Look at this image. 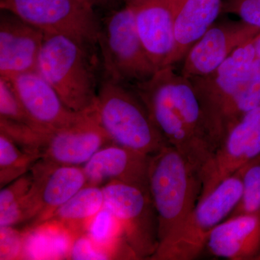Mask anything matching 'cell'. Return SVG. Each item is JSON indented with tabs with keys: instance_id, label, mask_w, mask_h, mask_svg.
<instances>
[{
	"instance_id": "cell-28",
	"label": "cell",
	"mask_w": 260,
	"mask_h": 260,
	"mask_svg": "<svg viewBox=\"0 0 260 260\" xmlns=\"http://www.w3.org/2000/svg\"><path fill=\"white\" fill-rule=\"evenodd\" d=\"M70 259H109L104 249L89 237L87 233L75 238L70 249Z\"/></svg>"
},
{
	"instance_id": "cell-27",
	"label": "cell",
	"mask_w": 260,
	"mask_h": 260,
	"mask_svg": "<svg viewBox=\"0 0 260 260\" xmlns=\"http://www.w3.org/2000/svg\"><path fill=\"white\" fill-rule=\"evenodd\" d=\"M24 238L14 226L0 227V259H23Z\"/></svg>"
},
{
	"instance_id": "cell-20",
	"label": "cell",
	"mask_w": 260,
	"mask_h": 260,
	"mask_svg": "<svg viewBox=\"0 0 260 260\" xmlns=\"http://www.w3.org/2000/svg\"><path fill=\"white\" fill-rule=\"evenodd\" d=\"M23 259H69L75 239L62 225L47 220L24 231Z\"/></svg>"
},
{
	"instance_id": "cell-25",
	"label": "cell",
	"mask_w": 260,
	"mask_h": 260,
	"mask_svg": "<svg viewBox=\"0 0 260 260\" xmlns=\"http://www.w3.org/2000/svg\"><path fill=\"white\" fill-rule=\"evenodd\" d=\"M0 118L28 124L37 129L22 107L10 80L3 77H0Z\"/></svg>"
},
{
	"instance_id": "cell-32",
	"label": "cell",
	"mask_w": 260,
	"mask_h": 260,
	"mask_svg": "<svg viewBox=\"0 0 260 260\" xmlns=\"http://www.w3.org/2000/svg\"><path fill=\"white\" fill-rule=\"evenodd\" d=\"M259 259H260V257H259Z\"/></svg>"
},
{
	"instance_id": "cell-30",
	"label": "cell",
	"mask_w": 260,
	"mask_h": 260,
	"mask_svg": "<svg viewBox=\"0 0 260 260\" xmlns=\"http://www.w3.org/2000/svg\"><path fill=\"white\" fill-rule=\"evenodd\" d=\"M254 47H255L256 57L260 59V34L254 39Z\"/></svg>"
},
{
	"instance_id": "cell-2",
	"label": "cell",
	"mask_w": 260,
	"mask_h": 260,
	"mask_svg": "<svg viewBox=\"0 0 260 260\" xmlns=\"http://www.w3.org/2000/svg\"><path fill=\"white\" fill-rule=\"evenodd\" d=\"M95 46L45 32L37 72L71 110L95 112L99 85Z\"/></svg>"
},
{
	"instance_id": "cell-31",
	"label": "cell",
	"mask_w": 260,
	"mask_h": 260,
	"mask_svg": "<svg viewBox=\"0 0 260 260\" xmlns=\"http://www.w3.org/2000/svg\"><path fill=\"white\" fill-rule=\"evenodd\" d=\"M79 1L85 3V4L90 5V6L93 7L94 8L93 2H92V0H79Z\"/></svg>"
},
{
	"instance_id": "cell-22",
	"label": "cell",
	"mask_w": 260,
	"mask_h": 260,
	"mask_svg": "<svg viewBox=\"0 0 260 260\" xmlns=\"http://www.w3.org/2000/svg\"><path fill=\"white\" fill-rule=\"evenodd\" d=\"M39 159L40 156L25 151L0 133V187L28 174Z\"/></svg>"
},
{
	"instance_id": "cell-16",
	"label": "cell",
	"mask_w": 260,
	"mask_h": 260,
	"mask_svg": "<svg viewBox=\"0 0 260 260\" xmlns=\"http://www.w3.org/2000/svg\"><path fill=\"white\" fill-rule=\"evenodd\" d=\"M150 157L114 143L108 145L83 166L87 185L102 187L119 181L148 189Z\"/></svg>"
},
{
	"instance_id": "cell-8",
	"label": "cell",
	"mask_w": 260,
	"mask_h": 260,
	"mask_svg": "<svg viewBox=\"0 0 260 260\" xmlns=\"http://www.w3.org/2000/svg\"><path fill=\"white\" fill-rule=\"evenodd\" d=\"M10 12L44 32L61 34L98 47L101 20L79 0H0Z\"/></svg>"
},
{
	"instance_id": "cell-11",
	"label": "cell",
	"mask_w": 260,
	"mask_h": 260,
	"mask_svg": "<svg viewBox=\"0 0 260 260\" xmlns=\"http://www.w3.org/2000/svg\"><path fill=\"white\" fill-rule=\"evenodd\" d=\"M259 154L260 105L248 112L230 130L217 149L202 174L200 199Z\"/></svg>"
},
{
	"instance_id": "cell-19",
	"label": "cell",
	"mask_w": 260,
	"mask_h": 260,
	"mask_svg": "<svg viewBox=\"0 0 260 260\" xmlns=\"http://www.w3.org/2000/svg\"><path fill=\"white\" fill-rule=\"evenodd\" d=\"M221 0H180L174 19V47L167 67L174 66L213 25Z\"/></svg>"
},
{
	"instance_id": "cell-6",
	"label": "cell",
	"mask_w": 260,
	"mask_h": 260,
	"mask_svg": "<svg viewBox=\"0 0 260 260\" xmlns=\"http://www.w3.org/2000/svg\"><path fill=\"white\" fill-rule=\"evenodd\" d=\"M104 78L124 84L140 83L157 71L135 25L129 7L114 10L101 20L98 37Z\"/></svg>"
},
{
	"instance_id": "cell-26",
	"label": "cell",
	"mask_w": 260,
	"mask_h": 260,
	"mask_svg": "<svg viewBox=\"0 0 260 260\" xmlns=\"http://www.w3.org/2000/svg\"><path fill=\"white\" fill-rule=\"evenodd\" d=\"M221 13L237 15L244 23L260 30V0H225Z\"/></svg>"
},
{
	"instance_id": "cell-24",
	"label": "cell",
	"mask_w": 260,
	"mask_h": 260,
	"mask_svg": "<svg viewBox=\"0 0 260 260\" xmlns=\"http://www.w3.org/2000/svg\"><path fill=\"white\" fill-rule=\"evenodd\" d=\"M239 171L242 178V194L228 218L260 211V154Z\"/></svg>"
},
{
	"instance_id": "cell-9",
	"label": "cell",
	"mask_w": 260,
	"mask_h": 260,
	"mask_svg": "<svg viewBox=\"0 0 260 260\" xmlns=\"http://www.w3.org/2000/svg\"><path fill=\"white\" fill-rule=\"evenodd\" d=\"M32 177L25 202V223L47 221L58 208L87 185L83 167L65 166L41 158L30 171Z\"/></svg>"
},
{
	"instance_id": "cell-23",
	"label": "cell",
	"mask_w": 260,
	"mask_h": 260,
	"mask_svg": "<svg viewBox=\"0 0 260 260\" xmlns=\"http://www.w3.org/2000/svg\"><path fill=\"white\" fill-rule=\"evenodd\" d=\"M32 184L30 172L1 188L0 227L15 226L25 223V198Z\"/></svg>"
},
{
	"instance_id": "cell-7",
	"label": "cell",
	"mask_w": 260,
	"mask_h": 260,
	"mask_svg": "<svg viewBox=\"0 0 260 260\" xmlns=\"http://www.w3.org/2000/svg\"><path fill=\"white\" fill-rule=\"evenodd\" d=\"M104 206L117 218L137 259H150L159 244L158 221L148 189L119 181L102 186Z\"/></svg>"
},
{
	"instance_id": "cell-29",
	"label": "cell",
	"mask_w": 260,
	"mask_h": 260,
	"mask_svg": "<svg viewBox=\"0 0 260 260\" xmlns=\"http://www.w3.org/2000/svg\"><path fill=\"white\" fill-rule=\"evenodd\" d=\"M93 6L109 7L114 4L116 0H92Z\"/></svg>"
},
{
	"instance_id": "cell-12",
	"label": "cell",
	"mask_w": 260,
	"mask_h": 260,
	"mask_svg": "<svg viewBox=\"0 0 260 260\" xmlns=\"http://www.w3.org/2000/svg\"><path fill=\"white\" fill-rule=\"evenodd\" d=\"M259 34L242 20L212 25L184 56L181 74L189 79L211 74L233 51Z\"/></svg>"
},
{
	"instance_id": "cell-5",
	"label": "cell",
	"mask_w": 260,
	"mask_h": 260,
	"mask_svg": "<svg viewBox=\"0 0 260 260\" xmlns=\"http://www.w3.org/2000/svg\"><path fill=\"white\" fill-rule=\"evenodd\" d=\"M238 170L200 200L185 220L161 243L150 260H192L205 250L210 233L236 208L242 194Z\"/></svg>"
},
{
	"instance_id": "cell-21",
	"label": "cell",
	"mask_w": 260,
	"mask_h": 260,
	"mask_svg": "<svg viewBox=\"0 0 260 260\" xmlns=\"http://www.w3.org/2000/svg\"><path fill=\"white\" fill-rule=\"evenodd\" d=\"M104 207L102 187L86 185L56 210L49 220L57 222L75 237L85 234Z\"/></svg>"
},
{
	"instance_id": "cell-1",
	"label": "cell",
	"mask_w": 260,
	"mask_h": 260,
	"mask_svg": "<svg viewBox=\"0 0 260 260\" xmlns=\"http://www.w3.org/2000/svg\"><path fill=\"white\" fill-rule=\"evenodd\" d=\"M128 85L144 104L167 144L202 177L216 149L190 80L168 66L148 80Z\"/></svg>"
},
{
	"instance_id": "cell-10",
	"label": "cell",
	"mask_w": 260,
	"mask_h": 260,
	"mask_svg": "<svg viewBox=\"0 0 260 260\" xmlns=\"http://www.w3.org/2000/svg\"><path fill=\"white\" fill-rule=\"evenodd\" d=\"M8 80L29 119L39 131L49 133L70 127L93 113L71 110L37 71L15 75Z\"/></svg>"
},
{
	"instance_id": "cell-4",
	"label": "cell",
	"mask_w": 260,
	"mask_h": 260,
	"mask_svg": "<svg viewBox=\"0 0 260 260\" xmlns=\"http://www.w3.org/2000/svg\"><path fill=\"white\" fill-rule=\"evenodd\" d=\"M95 113L114 144L148 155L169 145L141 99L128 85L103 78Z\"/></svg>"
},
{
	"instance_id": "cell-18",
	"label": "cell",
	"mask_w": 260,
	"mask_h": 260,
	"mask_svg": "<svg viewBox=\"0 0 260 260\" xmlns=\"http://www.w3.org/2000/svg\"><path fill=\"white\" fill-rule=\"evenodd\" d=\"M260 79V59L250 69L236 71L218 68L211 74L190 78L209 129L220 109L239 90Z\"/></svg>"
},
{
	"instance_id": "cell-13",
	"label": "cell",
	"mask_w": 260,
	"mask_h": 260,
	"mask_svg": "<svg viewBox=\"0 0 260 260\" xmlns=\"http://www.w3.org/2000/svg\"><path fill=\"white\" fill-rule=\"evenodd\" d=\"M149 57L157 70L167 67L174 47V19L180 0H124Z\"/></svg>"
},
{
	"instance_id": "cell-15",
	"label": "cell",
	"mask_w": 260,
	"mask_h": 260,
	"mask_svg": "<svg viewBox=\"0 0 260 260\" xmlns=\"http://www.w3.org/2000/svg\"><path fill=\"white\" fill-rule=\"evenodd\" d=\"M45 32L16 15L1 10L0 77L37 71Z\"/></svg>"
},
{
	"instance_id": "cell-14",
	"label": "cell",
	"mask_w": 260,
	"mask_h": 260,
	"mask_svg": "<svg viewBox=\"0 0 260 260\" xmlns=\"http://www.w3.org/2000/svg\"><path fill=\"white\" fill-rule=\"evenodd\" d=\"M112 143L94 112L75 125L47 133L41 155L60 165L83 167L100 149Z\"/></svg>"
},
{
	"instance_id": "cell-17",
	"label": "cell",
	"mask_w": 260,
	"mask_h": 260,
	"mask_svg": "<svg viewBox=\"0 0 260 260\" xmlns=\"http://www.w3.org/2000/svg\"><path fill=\"white\" fill-rule=\"evenodd\" d=\"M206 249L222 259H259L260 211L225 219L210 233Z\"/></svg>"
},
{
	"instance_id": "cell-3",
	"label": "cell",
	"mask_w": 260,
	"mask_h": 260,
	"mask_svg": "<svg viewBox=\"0 0 260 260\" xmlns=\"http://www.w3.org/2000/svg\"><path fill=\"white\" fill-rule=\"evenodd\" d=\"M148 189L158 216L160 244L199 203L203 181L199 171L175 148L167 145L150 155Z\"/></svg>"
}]
</instances>
